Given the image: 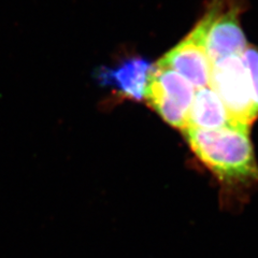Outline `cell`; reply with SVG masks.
Returning <instances> with one entry per match:
<instances>
[{"label": "cell", "instance_id": "cell-1", "mask_svg": "<svg viewBox=\"0 0 258 258\" xmlns=\"http://www.w3.org/2000/svg\"><path fill=\"white\" fill-rule=\"evenodd\" d=\"M191 152L227 191L258 185V165L249 127L230 124L215 129H184Z\"/></svg>", "mask_w": 258, "mask_h": 258}, {"label": "cell", "instance_id": "cell-2", "mask_svg": "<svg viewBox=\"0 0 258 258\" xmlns=\"http://www.w3.org/2000/svg\"><path fill=\"white\" fill-rule=\"evenodd\" d=\"M240 8L231 0H215L190 34L203 44L211 62L241 56L247 46L240 25Z\"/></svg>", "mask_w": 258, "mask_h": 258}, {"label": "cell", "instance_id": "cell-3", "mask_svg": "<svg viewBox=\"0 0 258 258\" xmlns=\"http://www.w3.org/2000/svg\"><path fill=\"white\" fill-rule=\"evenodd\" d=\"M210 87L221 98L232 124L249 127L258 117L251 82L241 56H228L212 62Z\"/></svg>", "mask_w": 258, "mask_h": 258}, {"label": "cell", "instance_id": "cell-4", "mask_svg": "<svg viewBox=\"0 0 258 258\" xmlns=\"http://www.w3.org/2000/svg\"><path fill=\"white\" fill-rule=\"evenodd\" d=\"M194 95L195 88L175 71L153 66L144 100L166 123L183 131L187 127Z\"/></svg>", "mask_w": 258, "mask_h": 258}, {"label": "cell", "instance_id": "cell-5", "mask_svg": "<svg viewBox=\"0 0 258 258\" xmlns=\"http://www.w3.org/2000/svg\"><path fill=\"white\" fill-rule=\"evenodd\" d=\"M157 64L175 71L195 90L210 87L212 62L198 40L190 32L161 57Z\"/></svg>", "mask_w": 258, "mask_h": 258}, {"label": "cell", "instance_id": "cell-6", "mask_svg": "<svg viewBox=\"0 0 258 258\" xmlns=\"http://www.w3.org/2000/svg\"><path fill=\"white\" fill-rule=\"evenodd\" d=\"M152 68L148 60L131 58L116 68L102 70L99 78L103 84L112 85L126 98L141 101L144 99Z\"/></svg>", "mask_w": 258, "mask_h": 258}, {"label": "cell", "instance_id": "cell-7", "mask_svg": "<svg viewBox=\"0 0 258 258\" xmlns=\"http://www.w3.org/2000/svg\"><path fill=\"white\" fill-rule=\"evenodd\" d=\"M230 124L232 123L224 103L212 88L205 87L196 90L186 128L215 129Z\"/></svg>", "mask_w": 258, "mask_h": 258}, {"label": "cell", "instance_id": "cell-8", "mask_svg": "<svg viewBox=\"0 0 258 258\" xmlns=\"http://www.w3.org/2000/svg\"><path fill=\"white\" fill-rule=\"evenodd\" d=\"M241 58L246 67L254 99L258 108V47L247 44L243 53L241 54Z\"/></svg>", "mask_w": 258, "mask_h": 258}]
</instances>
